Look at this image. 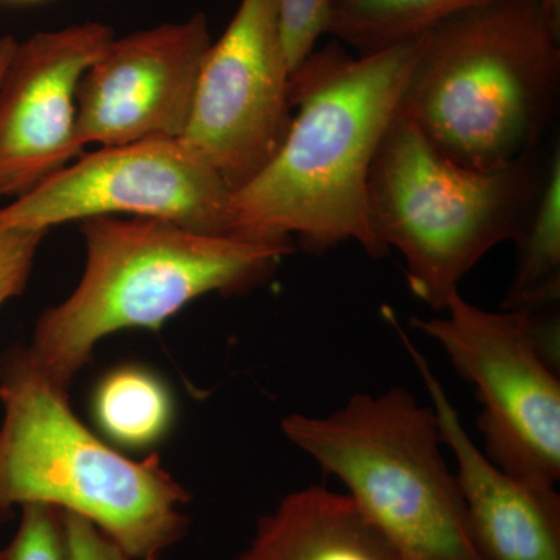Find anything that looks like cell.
<instances>
[{
  "mask_svg": "<svg viewBox=\"0 0 560 560\" xmlns=\"http://www.w3.org/2000/svg\"><path fill=\"white\" fill-rule=\"evenodd\" d=\"M232 190L183 139H149L81 154L0 208V224L47 231L94 217L167 221L228 235Z\"/></svg>",
  "mask_w": 560,
  "mask_h": 560,
  "instance_id": "8",
  "label": "cell"
},
{
  "mask_svg": "<svg viewBox=\"0 0 560 560\" xmlns=\"http://www.w3.org/2000/svg\"><path fill=\"white\" fill-rule=\"evenodd\" d=\"M291 444L348 488L407 560H482L436 412L404 388L361 393L327 416L280 422Z\"/></svg>",
  "mask_w": 560,
  "mask_h": 560,
  "instance_id": "6",
  "label": "cell"
},
{
  "mask_svg": "<svg viewBox=\"0 0 560 560\" xmlns=\"http://www.w3.org/2000/svg\"><path fill=\"white\" fill-rule=\"evenodd\" d=\"M537 151L500 171H470L397 110L372 161L368 213L382 245L404 257L419 301L445 311L482 257L515 241L547 167Z\"/></svg>",
  "mask_w": 560,
  "mask_h": 560,
  "instance_id": "5",
  "label": "cell"
},
{
  "mask_svg": "<svg viewBox=\"0 0 560 560\" xmlns=\"http://www.w3.org/2000/svg\"><path fill=\"white\" fill-rule=\"evenodd\" d=\"M47 231L0 224V308L21 296Z\"/></svg>",
  "mask_w": 560,
  "mask_h": 560,
  "instance_id": "19",
  "label": "cell"
},
{
  "mask_svg": "<svg viewBox=\"0 0 560 560\" xmlns=\"http://www.w3.org/2000/svg\"><path fill=\"white\" fill-rule=\"evenodd\" d=\"M113 39L84 22L16 44L0 79V197L16 200L84 153L77 92Z\"/></svg>",
  "mask_w": 560,
  "mask_h": 560,
  "instance_id": "11",
  "label": "cell"
},
{
  "mask_svg": "<svg viewBox=\"0 0 560 560\" xmlns=\"http://www.w3.org/2000/svg\"><path fill=\"white\" fill-rule=\"evenodd\" d=\"M210 44L202 13L110 40L77 92L81 145L183 138Z\"/></svg>",
  "mask_w": 560,
  "mask_h": 560,
  "instance_id": "10",
  "label": "cell"
},
{
  "mask_svg": "<svg viewBox=\"0 0 560 560\" xmlns=\"http://www.w3.org/2000/svg\"><path fill=\"white\" fill-rule=\"evenodd\" d=\"M293 120L278 0H242L210 44L183 139L232 191L278 153Z\"/></svg>",
  "mask_w": 560,
  "mask_h": 560,
  "instance_id": "9",
  "label": "cell"
},
{
  "mask_svg": "<svg viewBox=\"0 0 560 560\" xmlns=\"http://www.w3.org/2000/svg\"><path fill=\"white\" fill-rule=\"evenodd\" d=\"M79 228L86 246L83 276L68 300L39 316L27 346L40 370L66 389L103 338L160 330L206 294L245 293L293 250L136 217H94Z\"/></svg>",
  "mask_w": 560,
  "mask_h": 560,
  "instance_id": "4",
  "label": "cell"
},
{
  "mask_svg": "<svg viewBox=\"0 0 560 560\" xmlns=\"http://www.w3.org/2000/svg\"><path fill=\"white\" fill-rule=\"evenodd\" d=\"M560 84V18L544 0H490L423 35L400 109L477 172L539 149Z\"/></svg>",
  "mask_w": 560,
  "mask_h": 560,
  "instance_id": "2",
  "label": "cell"
},
{
  "mask_svg": "<svg viewBox=\"0 0 560 560\" xmlns=\"http://www.w3.org/2000/svg\"><path fill=\"white\" fill-rule=\"evenodd\" d=\"M68 393L28 348L0 353V523L49 504L94 523L132 560H161L189 530V490L160 456L128 458L92 433Z\"/></svg>",
  "mask_w": 560,
  "mask_h": 560,
  "instance_id": "3",
  "label": "cell"
},
{
  "mask_svg": "<svg viewBox=\"0 0 560 560\" xmlns=\"http://www.w3.org/2000/svg\"><path fill=\"white\" fill-rule=\"evenodd\" d=\"M517 243V267L501 308L540 312L560 300V151L547 160L539 194Z\"/></svg>",
  "mask_w": 560,
  "mask_h": 560,
  "instance_id": "15",
  "label": "cell"
},
{
  "mask_svg": "<svg viewBox=\"0 0 560 560\" xmlns=\"http://www.w3.org/2000/svg\"><path fill=\"white\" fill-rule=\"evenodd\" d=\"M91 410L102 434L128 451L160 444L176 418L171 388L160 375L139 364L106 372L92 393Z\"/></svg>",
  "mask_w": 560,
  "mask_h": 560,
  "instance_id": "14",
  "label": "cell"
},
{
  "mask_svg": "<svg viewBox=\"0 0 560 560\" xmlns=\"http://www.w3.org/2000/svg\"><path fill=\"white\" fill-rule=\"evenodd\" d=\"M383 315L422 377L436 412L442 444L456 460V478L475 547L482 560H560V495L500 469L475 444L429 360L405 335L396 313Z\"/></svg>",
  "mask_w": 560,
  "mask_h": 560,
  "instance_id": "12",
  "label": "cell"
},
{
  "mask_svg": "<svg viewBox=\"0 0 560 560\" xmlns=\"http://www.w3.org/2000/svg\"><path fill=\"white\" fill-rule=\"evenodd\" d=\"M490 0H340L329 33L359 55L419 38L442 21Z\"/></svg>",
  "mask_w": 560,
  "mask_h": 560,
  "instance_id": "16",
  "label": "cell"
},
{
  "mask_svg": "<svg viewBox=\"0 0 560 560\" xmlns=\"http://www.w3.org/2000/svg\"><path fill=\"white\" fill-rule=\"evenodd\" d=\"M444 316L412 318L436 341L481 405L485 455L512 477L540 488L560 480L559 370L540 352L533 315L489 312L456 293Z\"/></svg>",
  "mask_w": 560,
  "mask_h": 560,
  "instance_id": "7",
  "label": "cell"
},
{
  "mask_svg": "<svg viewBox=\"0 0 560 560\" xmlns=\"http://www.w3.org/2000/svg\"><path fill=\"white\" fill-rule=\"evenodd\" d=\"M422 43L423 35L357 58L313 51L290 77L298 110L289 135L267 167L231 194L228 235L267 245L298 238L313 254L357 242L374 259L388 256L372 231L368 178Z\"/></svg>",
  "mask_w": 560,
  "mask_h": 560,
  "instance_id": "1",
  "label": "cell"
},
{
  "mask_svg": "<svg viewBox=\"0 0 560 560\" xmlns=\"http://www.w3.org/2000/svg\"><path fill=\"white\" fill-rule=\"evenodd\" d=\"M20 511V525L0 550V560H69L65 512L40 503L24 504Z\"/></svg>",
  "mask_w": 560,
  "mask_h": 560,
  "instance_id": "17",
  "label": "cell"
},
{
  "mask_svg": "<svg viewBox=\"0 0 560 560\" xmlns=\"http://www.w3.org/2000/svg\"><path fill=\"white\" fill-rule=\"evenodd\" d=\"M69 560H132L120 545L88 518L65 512Z\"/></svg>",
  "mask_w": 560,
  "mask_h": 560,
  "instance_id": "20",
  "label": "cell"
},
{
  "mask_svg": "<svg viewBox=\"0 0 560 560\" xmlns=\"http://www.w3.org/2000/svg\"><path fill=\"white\" fill-rule=\"evenodd\" d=\"M16 44L18 40L13 36L7 35L0 38V79H2L7 66H9L11 55L16 49Z\"/></svg>",
  "mask_w": 560,
  "mask_h": 560,
  "instance_id": "21",
  "label": "cell"
},
{
  "mask_svg": "<svg viewBox=\"0 0 560 560\" xmlns=\"http://www.w3.org/2000/svg\"><path fill=\"white\" fill-rule=\"evenodd\" d=\"M238 560H407L348 493L313 485L264 515Z\"/></svg>",
  "mask_w": 560,
  "mask_h": 560,
  "instance_id": "13",
  "label": "cell"
},
{
  "mask_svg": "<svg viewBox=\"0 0 560 560\" xmlns=\"http://www.w3.org/2000/svg\"><path fill=\"white\" fill-rule=\"evenodd\" d=\"M16 2H38V0H16Z\"/></svg>",
  "mask_w": 560,
  "mask_h": 560,
  "instance_id": "22",
  "label": "cell"
},
{
  "mask_svg": "<svg viewBox=\"0 0 560 560\" xmlns=\"http://www.w3.org/2000/svg\"><path fill=\"white\" fill-rule=\"evenodd\" d=\"M340 0H278L280 40L290 77L315 51L316 43L329 33Z\"/></svg>",
  "mask_w": 560,
  "mask_h": 560,
  "instance_id": "18",
  "label": "cell"
}]
</instances>
